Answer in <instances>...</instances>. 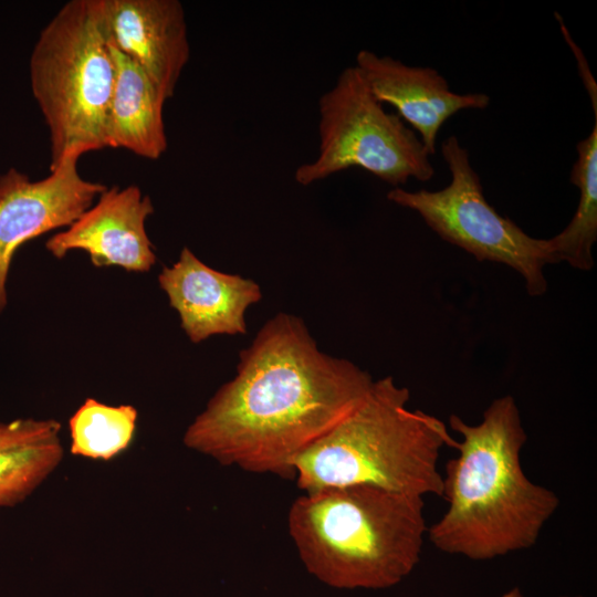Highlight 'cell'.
I'll return each instance as SVG.
<instances>
[{
    "instance_id": "277c9868",
    "label": "cell",
    "mask_w": 597,
    "mask_h": 597,
    "mask_svg": "<svg viewBox=\"0 0 597 597\" xmlns=\"http://www.w3.org/2000/svg\"><path fill=\"white\" fill-rule=\"evenodd\" d=\"M410 391L391 376L374 381L362 405L294 460L304 492L371 485L411 496H442L440 450L455 447L443 421L409 409Z\"/></svg>"
},
{
    "instance_id": "8fae6325",
    "label": "cell",
    "mask_w": 597,
    "mask_h": 597,
    "mask_svg": "<svg viewBox=\"0 0 597 597\" xmlns=\"http://www.w3.org/2000/svg\"><path fill=\"white\" fill-rule=\"evenodd\" d=\"M158 282L195 344L213 335L245 334V312L262 298L256 282L208 266L187 247L177 262L163 268Z\"/></svg>"
},
{
    "instance_id": "7c38bea8",
    "label": "cell",
    "mask_w": 597,
    "mask_h": 597,
    "mask_svg": "<svg viewBox=\"0 0 597 597\" xmlns=\"http://www.w3.org/2000/svg\"><path fill=\"white\" fill-rule=\"evenodd\" d=\"M376 98L396 108L429 154H436V140L441 126L455 113L483 109L490 104L484 93L458 94L432 67L410 66L387 55L360 50L356 64Z\"/></svg>"
},
{
    "instance_id": "8992f818",
    "label": "cell",
    "mask_w": 597,
    "mask_h": 597,
    "mask_svg": "<svg viewBox=\"0 0 597 597\" xmlns=\"http://www.w3.org/2000/svg\"><path fill=\"white\" fill-rule=\"evenodd\" d=\"M318 114V155L296 168L298 185L310 186L352 167L395 188L411 178L428 181L433 177L419 136L385 109L356 65L344 69L320 97Z\"/></svg>"
},
{
    "instance_id": "ba28073f",
    "label": "cell",
    "mask_w": 597,
    "mask_h": 597,
    "mask_svg": "<svg viewBox=\"0 0 597 597\" xmlns=\"http://www.w3.org/2000/svg\"><path fill=\"white\" fill-rule=\"evenodd\" d=\"M78 159L67 158L39 180L15 168L0 175V313L8 303L7 281L17 250L71 226L107 189L81 176Z\"/></svg>"
},
{
    "instance_id": "30bf717a",
    "label": "cell",
    "mask_w": 597,
    "mask_h": 597,
    "mask_svg": "<svg viewBox=\"0 0 597 597\" xmlns=\"http://www.w3.org/2000/svg\"><path fill=\"white\" fill-rule=\"evenodd\" d=\"M107 43L136 63L167 101L190 59L178 0H100Z\"/></svg>"
},
{
    "instance_id": "4fadbf2b",
    "label": "cell",
    "mask_w": 597,
    "mask_h": 597,
    "mask_svg": "<svg viewBox=\"0 0 597 597\" xmlns=\"http://www.w3.org/2000/svg\"><path fill=\"white\" fill-rule=\"evenodd\" d=\"M109 48L115 80L107 114V147L156 160L168 147L164 122L166 100L136 63Z\"/></svg>"
},
{
    "instance_id": "3957f363",
    "label": "cell",
    "mask_w": 597,
    "mask_h": 597,
    "mask_svg": "<svg viewBox=\"0 0 597 597\" xmlns=\"http://www.w3.org/2000/svg\"><path fill=\"white\" fill-rule=\"evenodd\" d=\"M423 498L371 485L300 495L289 533L310 574L339 589H385L418 565L428 531Z\"/></svg>"
},
{
    "instance_id": "9c48e42d",
    "label": "cell",
    "mask_w": 597,
    "mask_h": 597,
    "mask_svg": "<svg viewBox=\"0 0 597 597\" xmlns=\"http://www.w3.org/2000/svg\"><path fill=\"white\" fill-rule=\"evenodd\" d=\"M154 210L149 196L137 186L107 188L71 226L50 237L45 248L56 259L83 250L96 268L148 272L157 261L146 232Z\"/></svg>"
},
{
    "instance_id": "9a60e30c",
    "label": "cell",
    "mask_w": 597,
    "mask_h": 597,
    "mask_svg": "<svg viewBox=\"0 0 597 597\" xmlns=\"http://www.w3.org/2000/svg\"><path fill=\"white\" fill-rule=\"evenodd\" d=\"M590 134L577 144L578 157L570 181L579 189V201L568 226L547 239L551 264L567 262L582 271L593 269L597 240V112Z\"/></svg>"
},
{
    "instance_id": "5b68a950",
    "label": "cell",
    "mask_w": 597,
    "mask_h": 597,
    "mask_svg": "<svg viewBox=\"0 0 597 597\" xmlns=\"http://www.w3.org/2000/svg\"><path fill=\"white\" fill-rule=\"evenodd\" d=\"M32 95L50 137V171L107 147L115 63L100 0H72L42 29L29 61Z\"/></svg>"
},
{
    "instance_id": "52a82bcc",
    "label": "cell",
    "mask_w": 597,
    "mask_h": 597,
    "mask_svg": "<svg viewBox=\"0 0 597 597\" xmlns=\"http://www.w3.org/2000/svg\"><path fill=\"white\" fill-rule=\"evenodd\" d=\"M441 153L451 174L448 186L437 191L396 187L387 199L418 212L441 239L479 262H496L515 270L524 279L528 295H543L547 291L543 269L551 264L547 239L531 237L488 202L470 155L455 136L443 142Z\"/></svg>"
},
{
    "instance_id": "2e32d148",
    "label": "cell",
    "mask_w": 597,
    "mask_h": 597,
    "mask_svg": "<svg viewBox=\"0 0 597 597\" xmlns=\"http://www.w3.org/2000/svg\"><path fill=\"white\" fill-rule=\"evenodd\" d=\"M138 412L132 405L109 406L87 398L69 420L70 452L93 460H111L134 438Z\"/></svg>"
},
{
    "instance_id": "6da1fadb",
    "label": "cell",
    "mask_w": 597,
    "mask_h": 597,
    "mask_svg": "<svg viewBox=\"0 0 597 597\" xmlns=\"http://www.w3.org/2000/svg\"><path fill=\"white\" fill-rule=\"evenodd\" d=\"M374 381L323 353L300 317L280 313L241 350L235 376L182 441L222 465L294 478L295 458L356 410Z\"/></svg>"
},
{
    "instance_id": "5bb4252c",
    "label": "cell",
    "mask_w": 597,
    "mask_h": 597,
    "mask_svg": "<svg viewBox=\"0 0 597 597\" xmlns=\"http://www.w3.org/2000/svg\"><path fill=\"white\" fill-rule=\"evenodd\" d=\"M61 429L54 419L0 421V507L22 503L59 467Z\"/></svg>"
},
{
    "instance_id": "e0dca14e",
    "label": "cell",
    "mask_w": 597,
    "mask_h": 597,
    "mask_svg": "<svg viewBox=\"0 0 597 597\" xmlns=\"http://www.w3.org/2000/svg\"><path fill=\"white\" fill-rule=\"evenodd\" d=\"M500 597H523V594L517 587H514Z\"/></svg>"
},
{
    "instance_id": "7a4b0ae2",
    "label": "cell",
    "mask_w": 597,
    "mask_h": 597,
    "mask_svg": "<svg viewBox=\"0 0 597 597\" xmlns=\"http://www.w3.org/2000/svg\"><path fill=\"white\" fill-rule=\"evenodd\" d=\"M449 423L462 440L454 447L458 455L446 464L442 496L448 509L428 527L431 544L473 561L532 547L559 498L523 471L527 436L515 399H494L478 425L457 415H450Z\"/></svg>"
}]
</instances>
